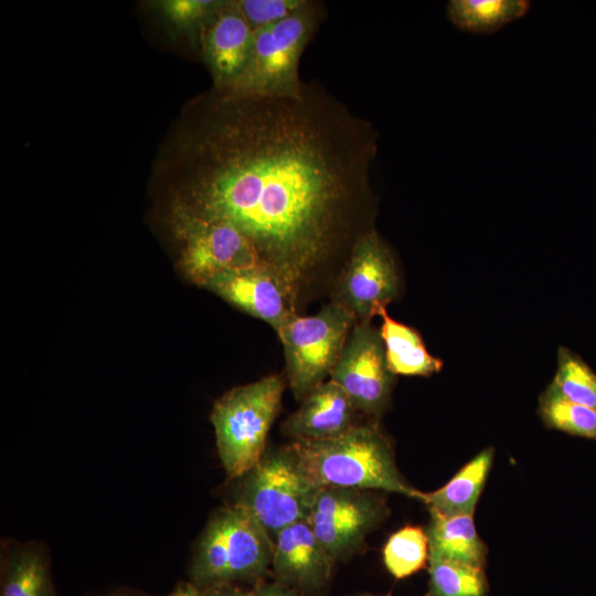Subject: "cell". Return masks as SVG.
<instances>
[{
	"instance_id": "obj_1",
	"label": "cell",
	"mask_w": 596,
	"mask_h": 596,
	"mask_svg": "<svg viewBox=\"0 0 596 596\" xmlns=\"http://www.w3.org/2000/svg\"><path fill=\"white\" fill-rule=\"evenodd\" d=\"M377 139L313 82L296 98L214 89L192 104L179 134L173 206L237 228L298 296L369 194Z\"/></svg>"
},
{
	"instance_id": "obj_2",
	"label": "cell",
	"mask_w": 596,
	"mask_h": 596,
	"mask_svg": "<svg viewBox=\"0 0 596 596\" xmlns=\"http://www.w3.org/2000/svg\"><path fill=\"white\" fill-rule=\"evenodd\" d=\"M290 445L316 488H352L423 499L424 492L401 473L393 446L376 423L356 424L337 437L294 440Z\"/></svg>"
},
{
	"instance_id": "obj_3",
	"label": "cell",
	"mask_w": 596,
	"mask_h": 596,
	"mask_svg": "<svg viewBox=\"0 0 596 596\" xmlns=\"http://www.w3.org/2000/svg\"><path fill=\"white\" fill-rule=\"evenodd\" d=\"M274 539L236 503L215 511L199 536L190 564L191 583L203 588L220 583L260 581L269 568Z\"/></svg>"
},
{
	"instance_id": "obj_4",
	"label": "cell",
	"mask_w": 596,
	"mask_h": 596,
	"mask_svg": "<svg viewBox=\"0 0 596 596\" xmlns=\"http://www.w3.org/2000/svg\"><path fill=\"white\" fill-rule=\"evenodd\" d=\"M324 15L322 2L307 0L290 17L254 31L253 50L246 70L234 86L222 94L240 97H300L305 86L299 76L300 58Z\"/></svg>"
},
{
	"instance_id": "obj_5",
	"label": "cell",
	"mask_w": 596,
	"mask_h": 596,
	"mask_svg": "<svg viewBox=\"0 0 596 596\" xmlns=\"http://www.w3.org/2000/svg\"><path fill=\"white\" fill-rule=\"evenodd\" d=\"M284 389L281 376L273 374L235 386L215 401L210 418L217 454L230 478L245 475L266 451Z\"/></svg>"
},
{
	"instance_id": "obj_6",
	"label": "cell",
	"mask_w": 596,
	"mask_h": 596,
	"mask_svg": "<svg viewBox=\"0 0 596 596\" xmlns=\"http://www.w3.org/2000/svg\"><path fill=\"white\" fill-rule=\"evenodd\" d=\"M238 479L234 503L253 515L273 539L284 528L308 520L319 491L305 475L290 444L267 448Z\"/></svg>"
},
{
	"instance_id": "obj_7",
	"label": "cell",
	"mask_w": 596,
	"mask_h": 596,
	"mask_svg": "<svg viewBox=\"0 0 596 596\" xmlns=\"http://www.w3.org/2000/svg\"><path fill=\"white\" fill-rule=\"evenodd\" d=\"M355 316L336 301L312 316L292 315L277 331L283 344L290 390L302 401L330 376Z\"/></svg>"
},
{
	"instance_id": "obj_8",
	"label": "cell",
	"mask_w": 596,
	"mask_h": 596,
	"mask_svg": "<svg viewBox=\"0 0 596 596\" xmlns=\"http://www.w3.org/2000/svg\"><path fill=\"white\" fill-rule=\"evenodd\" d=\"M171 224L180 244L181 272L198 286L203 287L224 272L264 265L252 242L227 223L209 221L173 206Z\"/></svg>"
},
{
	"instance_id": "obj_9",
	"label": "cell",
	"mask_w": 596,
	"mask_h": 596,
	"mask_svg": "<svg viewBox=\"0 0 596 596\" xmlns=\"http://www.w3.org/2000/svg\"><path fill=\"white\" fill-rule=\"evenodd\" d=\"M389 514L377 491L324 487L316 496L308 522L329 554L340 561L356 553Z\"/></svg>"
},
{
	"instance_id": "obj_10",
	"label": "cell",
	"mask_w": 596,
	"mask_h": 596,
	"mask_svg": "<svg viewBox=\"0 0 596 596\" xmlns=\"http://www.w3.org/2000/svg\"><path fill=\"white\" fill-rule=\"evenodd\" d=\"M395 376L380 330L370 321H356L330 380L343 389L356 412L376 417L390 404Z\"/></svg>"
},
{
	"instance_id": "obj_11",
	"label": "cell",
	"mask_w": 596,
	"mask_h": 596,
	"mask_svg": "<svg viewBox=\"0 0 596 596\" xmlns=\"http://www.w3.org/2000/svg\"><path fill=\"white\" fill-rule=\"evenodd\" d=\"M400 277L394 256L379 233L371 228L352 244L350 258L339 279L336 302L358 321H370L380 308L394 300Z\"/></svg>"
},
{
	"instance_id": "obj_12",
	"label": "cell",
	"mask_w": 596,
	"mask_h": 596,
	"mask_svg": "<svg viewBox=\"0 0 596 596\" xmlns=\"http://www.w3.org/2000/svg\"><path fill=\"white\" fill-rule=\"evenodd\" d=\"M203 288L242 311L264 320L277 332L296 315L297 295L270 268L260 265L213 276Z\"/></svg>"
},
{
	"instance_id": "obj_13",
	"label": "cell",
	"mask_w": 596,
	"mask_h": 596,
	"mask_svg": "<svg viewBox=\"0 0 596 596\" xmlns=\"http://www.w3.org/2000/svg\"><path fill=\"white\" fill-rule=\"evenodd\" d=\"M336 562L308 520L284 528L274 538L272 570L277 582L302 594L321 590L329 583Z\"/></svg>"
},
{
	"instance_id": "obj_14",
	"label": "cell",
	"mask_w": 596,
	"mask_h": 596,
	"mask_svg": "<svg viewBox=\"0 0 596 596\" xmlns=\"http://www.w3.org/2000/svg\"><path fill=\"white\" fill-rule=\"evenodd\" d=\"M200 44L214 79V89L230 91L246 70L254 44V31L237 1H224L203 30Z\"/></svg>"
},
{
	"instance_id": "obj_15",
	"label": "cell",
	"mask_w": 596,
	"mask_h": 596,
	"mask_svg": "<svg viewBox=\"0 0 596 596\" xmlns=\"http://www.w3.org/2000/svg\"><path fill=\"white\" fill-rule=\"evenodd\" d=\"M301 402L281 427L292 441L337 437L356 425V409L343 389L332 380L315 387Z\"/></svg>"
},
{
	"instance_id": "obj_16",
	"label": "cell",
	"mask_w": 596,
	"mask_h": 596,
	"mask_svg": "<svg viewBox=\"0 0 596 596\" xmlns=\"http://www.w3.org/2000/svg\"><path fill=\"white\" fill-rule=\"evenodd\" d=\"M0 596H58L44 546L28 542L6 551L1 557Z\"/></svg>"
},
{
	"instance_id": "obj_17",
	"label": "cell",
	"mask_w": 596,
	"mask_h": 596,
	"mask_svg": "<svg viewBox=\"0 0 596 596\" xmlns=\"http://www.w3.org/2000/svg\"><path fill=\"white\" fill-rule=\"evenodd\" d=\"M429 514L425 530L428 556L485 567L487 547L477 532L473 515H443L433 510Z\"/></svg>"
},
{
	"instance_id": "obj_18",
	"label": "cell",
	"mask_w": 596,
	"mask_h": 596,
	"mask_svg": "<svg viewBox=\"0 0 596 596\" xmlns=\"http://www.w3.org/2000/svg\"><path fill=\"white\" fill-rule=\"evenodd\" d=\"M494 449L486 448L466 464L445 486L424 492L422 502L443 515H473L492 466Z\"/></svg>"
},
{
	"instance_id": "obj_19",
	"label": "cell",
	"mask_w": 596,
	"mask_h": 596,
	"mask_svg": "<svg viewBox=\"0 0 596 596\" xmlns=\"http://www.w3.org/2000/svg\"><path fill=\"white\" fill-rule=\"evenodd\" d=\"M376 315L382 318L380 333L389 368L395 375L428 376L441 370V360L428 353L414 328L392 319L385 307Z\"/></svg>"
},
{
	"instance_id": "obj_20",
	"label": "cell",
	"mask_w": 596,
	"mask_h": 596,
	"mask_svg": "<svg viewBox=\"0 0 596 596\" xmlns=\"http://www.w3.org/2000/svg\"><path fill=\"white\" fill-rule=\"evenodd\" d=\"M530 9L526 0H451L446 12L459 30L473 34H491L522 18Z\"/></svg>"
},
{
	"instance_id": "obj_21",
	"label": "cell",
	"mask_w": 596,
	"mask_h": 596,
	"mask_svg": "<svg viewBox=\"0 0 596 596\" xmlns=\"http://www.w3.org/2000/svg\"><path fill=\"white\" fill-rule=\"evenodd\" d=\"M430 596H487L483 567L428 556Z\"/></svg>"
},
{
	"instance_id": "obj_22",
	"label": "cell",
	"mask_w": 596,
	"mask_h": 596,
	"mask_svg": "<svg viewBox=\"0 0 596 596\" xmlns=\"http://www.w3.org/2000/svg\"><path fill=\"white\" fill-rule=\"evenodd\" d=\"M549 386L565 400L596 412V373L572 350L558 348L557 369Z\"/></svg>"
},
{
	"instance_id": "obj_23",
	"label": "cell",
	"mask_w": 596,
	"mask_h": 596,
	"mask_svg": "<svg viewBox=\"0 0 596 596\" xmlns=\"http://www.w3.org/2000/svg\"><path fill=\"white\" fill-rule=\"evenodd\" d=\"M429 547L425 530L404 526L393 533L383 549L386 570L397 579L413 575L424 567Z\"/></svg>"
},
{
	"instance_id": "obj_24",
	"label": "cell",
	"mask_w": 596,
	"mask_h": 596,
	"mask_svg": "<svg viewBox=\"0 0 596 596\" xmlns=\"http://www.w3.org/2000/svg\"><path fill=\"white\" fill-rule=\"evenodd\" d=\"M539 413L550 428L596 440V412L570 402L550 386L539 402Z\"/></svg>"
},
{
	"instance_id": "obj_25",
	"label": "cell",
	"mask_w": 596,
	"mask_h": 596,
	"mask_svg": "<svg viewBox=\"0 0 596 596\" xmlns=\"http://www.w3.org/2000/svg\"><path fill=\"white\" fill-rule=\"evenodd\" d=\"M223 3L214 0H167L160 7L174 25L187 30L199 29L202 33Z\"/></svg>"
},
{
	"instance_id": "obj_26",
	"label": "cell",
	"mask_w": 596,
	"mask_h": 596,
	"mask_svg": "<svg viewBox=\"0 0 596 596\" xmlns=\"http://www.w3.org/2000/svg\"><path fill=\"white\" fill-rule=\"evenodd\" d=\"M307 0H238V8L253 31L273 25L298 11Z\"/></svg>"
},
{
	"instance_id": "obj_27",
	"label": "cell",
	"mask_w": 596,
	"mask_h": 596,
	"mask_svg": "<svg viewBox=\"0 0 596 596\" xmlns=\"http://www.w3.org/2000/svg\"><path fill=\"white\" fill-rule=\"evenodd\" d=\"M246 596H304V594L276 581L274 583H257L253 589L246 592Z\"/></svg>"
},
{
	"instance_id": "obj_28",
	"label": "cell",
	"mask_w": 596,
	"mask_h": 596,
	"mask_svg": "<svg viewBox=\"0 0 596 596\" xmlns=\"http://www.w3.org/2000/svg\"><path fill=\"white\" fill-rule=\"evenodd\" d=\"M199 589V596H246V592L233 583L213 584Z\"/></svg>"
},
{
	"instance_id": "obj_29",
	"label": "cell",
	"mask_w": 596,
	"mask_h": 596,
	"mask_svg": "<svg viewBox=\"0 0 596 596\" xmlns=\"http://www.w3.org/2000/svg\"><path fill=\"white\" fill-rule=\"evenodd\" d=\"M200 589L191 582H181L169 596H199Z\"/></svg>"
},
{
	"instance_id": "obj_30",
	"label": "cell",
	"mask_w": 596,
	"mask_h": 596,
	"mask_svg": "<svg viewBox=\"0 0 596 596\" xmlns=\"http://www.w3.org/2000/svg\"><path fill=\"white\" fill-rule=\"evenodd\" d=\"M103 596H140V595L136 593H130V592H116V593H111V594H107Z\"/></svg>"
},
{
	"instance_id": "obj_31",
	"label": "cell",
	"mask_w": 596,
	"mask_h": 596,
	"mask_svg": "<svg viewBox=\"0 0 596 596\" xmlns=\"http://www.w3.org/2000/svg\"><path fill=\"white\" fill-rule=\"evenodd\" d=\"M349 596H390V595H374V594L362 593V594H355V595H349Z\"/></svg>"
}]
</instances>
